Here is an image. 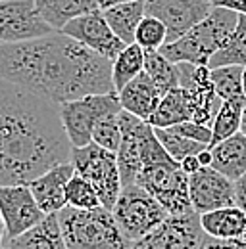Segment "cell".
<instances>
[{
	"mask_svg": "<svg viewBox=\"0 0 246 249\" xmlns=\"http://www.w3.org/2000/svg\"><path fill=\"white\" fill-rule=\"evenodd\" d=\"M0 79L58 106L85 94L114 90L112 60L62 31L0 44Z\"/></svg>",
	"mask_w": 246,
	"mask_h": 249,
	"instance_id": "cell-1",
	"label": "cell"
},
{
	"mask_svg": "<svg viewBox=\"0 0 246 249\" xmlns=\"http://www.w3.org/2000/svg\"><path fill=\"white\" fill-rule=\"evenodd\" d=\"M69 154L60 106L0 79V184H29Z\"/></svg>",
	"mask_w": 246,
	"mask_h": 249,
	"instance_id": "cell-2",
	"label": "cell"
},
{
	"mask_svg": "<svg viewBox=\"0 0 246 249\" xmlns=\"http://www.w3.org/2000/svg\"><path fill=\"white\" fill-rule=\"evenodd\" d=\"M135 184L150 192L167 213H184L192 209L188 175L181 169V163L165 152L154 126L146 130L143 140V167Z\"/></svg>",
	"mask_w": 246,
	"mask_h": 249,
	"instance_id": "cell-3",
	"label": "cell"
},
{
	"mask_svg": "<svg viewBox=\"0 0 246 249\" xmlns=\"http://www.w3.org/2000/svg\"><path fill=\"white\" fill-rule=\"evenodd\" d=\"M239 12L225 6H212L210 14L200 23H196L179 38L165 42L160 52L173 63L186 62L194 65H208L210 58L233 33Z\"/></svg>",
	"mask_w": 246,
	"mask_h": 249,
	"instance_id": "cell-4",
	"label": "cell"
},
{
	"mask_svg": "<svg viewBox=\"0 0 246 249\" xmlns=\"http://www.w3.org/2000/svg\"><path fill=\"white\" fill-rule=\"evenodd\" d=\"M58 220L67 249H125L131 244L123 238L112 209L98 205L77 209L65 205L58 211Z\"/></svg>",
	"mask_w": 246,
	"mask_h": 249,
	"instance_id": "cell-5",
	"label": "cell"
},
{
	"mask_svg": "<svg viewBox=\"0 0 246 249\" xmlns=\"http://www.w3.org/2000/svg\"><path fill=\"white\" fill-rule=\"evenodd\" d=\"M135 249H204L235 248L229 240H217L204 232L200 213L188 209L184 213H169L148 236L133 244Z\"/></svg>",
	"mask_w": 246,
	"mask_h": 249,
	"instance_id": "cell-6",
	"label": "cell"
},
{
	"mask_svg": "<svg viewBox=\"0 0 246 249\" xmlns=\"http://www.w3.org/2000/svg\"><path fill=\"white\" fill-rule=\"evenodd\" d=\"M112 213L122 230L123 238L131 244V248L133 244L148 236L169 215L152 194L139 184H129L122 188L112 207Z\"/></svg>",
	"mask_w": 246,
	"mask_h": 249,
	"instance_id": "cell-7",
	"label": "cell"
},
{
	"mask_svg": "<svg viewBox=\"0 0 246 249\" xmlns=\"http://www.w3.org/2000/svg\"><path fill=\"white\" fill-rule=\"evenodd\" d=\"M122 109V102L116 90L85 94L60 104V117L69 144L75 148L87 146L92 142V130L96 123L110 113H120Z\"/></svg>",
	"mask_w": 246,
	"mask_h": 249,
	"instance_id": "cell-8",
	"label": "cell"
},
{
	"mask_svg": "<svg viewBox=\"0 0 246 249\" xmlns=\"http://www.w3.org/2000/svg\"><path fill=\"white\" fill-rule=\"evenodd\" d=\"M69 161L75 173L85 177L96 188L102 205L112 209L123 188L116 152H110L96 142H89L79 148L71 146Z\"/></svg>",
	"mask_w": 246,
	"mask_h": 249,
	"instance_id": "cell-9",
	"label": "cell"
},
{
	"mask_svg": "<svg viewBox=\"0 0 246 249\" xmlns=\"http://www.w3.org/2000/svg\"><path fill=\"white\" fill-rule=\"evenodd\" d=\"M177 67H179V87H183L188 92L192 121L212 126V121L223 100L215 92L210 67L186 62L177 63Z\"/></svg>",
	"mask_w": 246,
	"mask_h": 249,
	"instance_id": "cell-10",
	"label": "cell"
},
{
	"mask_svg": "<svg viewBox=\"0 0 246 249\" xmlns=\"http://www.w3.org/2000/svg\"><path fill=\"white\" fill-rule=\"evenodd\" d=\"M0 215L6 228L4 240H12L37 224L46 213L39 207L27 184H0Z\"/></svg>",
	"mask_w": 246,
	"mask_h": 249,
	"instance_id": "cell-11",
	"label": "cell"
},
{
	"mask_svg": "<svg viewBox=\"0 0 246 249\" xmlns=\"http://www.w3.org/2000/svg\"><path fill=\"white\" fill-rule=\"evenodd\" d=\"M60 31L69 35L75 40H79L81 44L89 46L96 54H100L108 60H114L125 48V42L112 31L110 23L106 21L102 8H96L92 12H87L83 16L69 19Z\"/></svg>",
	"mask_w": 246,
	"mask_h": 249,
	"instance_id": "cell-12",
	"label": "cell"
},
{
	"mask_svg": "<svg viewBox=\"0 0 246 249\" xmlns=\"http://www.w3.org/2000/svg\"><path fill=\"white\" fill-rule=\"evenodd\" d=\"M52 29L39 14L35 0H0V44L42 36Z\"/></svg>",
	"mask_w": 246,
	"mask_h": 249,
	"instance_id": "cell-13",
	"label": "cell"
},
{
	"mask_svg": "<svg viewBox=\"0 0 246 249\" xmlns=\"http://www.w3.org/2000/svg\"><path fill=\"white\" fill-rule=\"evenodd\" d=\"M188 196L192 209L200 215L219 207L237 205L235 182L212 165L200 167L198 171L188 175Z\"/></svg>",
	"mask_w": 246,
	"mask_h": 249,
	"instance_id": "cell-14",
	"label": "cell"
},
{
	"mask_svg": "<svg viewBox=\"0 0 246 249\" xmlns=\"http://www.w3.org/2000/svg\"><path fill=\"white\" fill-rule=\"evenodd\" d=\"M210 10V0H144V14L162 19L167 27V42L200 23Z\"/></svg>",
	"mask_w": 246,
	"mask_h": 249,
	"instance_id": "cell-15",
	"label": "cell"
},
{
	"mask_svg": "<svg viewBox=\"0 0 246 249\" xmlns=\"http://www.w3.org/2000/svg\"><path fill=\"white\" fill-rule=\"evenodd\" d=\"M73 175H75V169H73L71 161H63V163L50 167L48 171H44L42 175H39L27 184L39 203V207L44 213H58L60 209L67 205L65 186Z\"/></svg>",
	"mask_w": 246,
	"mask_h": 249,
	"instance_id": "cell-16",
	"label": "cell"
},
{
	"mask_svg": "<svg viewBox=\"0 0 246 249\" xmlns=\"http://www.w3.org/2000/svg\"><path fill=\"white\" fill-rule=\"evenodd\" d=\"M122 107L125 111L148 121L162 100V90L152 81V77L143 69L135 79H131L122 90L118 92Z\"/></svg>",
	"mask_w": 246,
	"mask_h": 249,
	"instance_id": "cell-17",
	"label": "cell"
},
{
	"mask_svg": "<svg viewBox=\"0 0 246 249\" xmlns=\"http://www.w3.org/2000/svg\"><path fill=\"white\" fill-rule=\"evenodd\" d=\"M202 228L208 236L217 240H229L235 248H246L243 234L246 230V213L239 205H227L200 215Z\"/></svg>",
	"mask_w": 246,
	"mask_h": 249,
	"instance_id": "cell-18",
	"label": "cell"
},
{
	"mask_svg": "<svg viewBox=\"0 0 246 249\" xmlns=\"http://www.w3.org/2000/svg\"><path fill=\"white\" fill-rule=\"evenodd\" d=\"M4 249H65L58 213H46L23 234L4 240Z\"/></svg>",
	"mask_w": 246,
	"mask_h": 249,
	"instance_id": "cell-19",
	"label": "cell"
},
{
	"mask_svg": "<svg viewBox=\"0 0 246 249\" xmlns=\"http://www.w3.org/2000/svg\"><path fill=\"white\" fill-rule=\"evenodd\" d=\"M212 150V167L223 173L233 182L246 173V134L235 132L221 142L210 146Z\"/></svg>",
	"mask_w": 246,
	"mask_h": 249,
	"instance_id": "cell-20",
	"label": "cell"
},
{
	"mask_svg": "<svg viewBox=\"0 0 246 249\" xmlns=\"http://www.w3.org/2000/svg\"><path fill=\"white\" fill-rule=\"evenodd\" d=\"M106 21L110 23L112 31L122 38L125 44L135 42V31L144 18V0H127L120 4H112L102 8Z\"/></svg>",
	"mask_w": 246,
	"mask_h": 249,
	"instance_id": "cell-21",
	"label": "cell"
},
{
	"mask_svg": "<svg viewBox=\"0 0 246 249\" xmlns=\"http://www.w3.org/2000/svg\"><path fill=\"white\" fill-rule=\"evenodd\" d=\"M190 119H192V109H190L188 92L183 87H175L162 96L156 111L148 117V123L152 126L165 128Z\"/></svg>",
	"mask_w": 246,
	"mask_h": 249,
	"instance_id": "cell-22",
	"label": "cell"
},
{
	"mask_svg": "<svg viewBox=\"0 0 246 249\" xmlns=\"http://www.w3.org/2000/svg\"><path fill=\"white\" fill-rule=\"evenodd\" d=\"M35 6L41 18L52 29L60 31L69 19L100 8V2L98 0H35Z\"/></svg>",
	"mask_w": 246,
	"mask_h": 249,
	"instance_id": "cell-23",
	"label": "cell"
},
{
	"mask_svg": "<svg viewBox=\"0 0 246 249\" xmlns=\"http://www.w3.org/2000/svg\"><path fill=\"white\" fill-rule=\"evenodd\" d=\"M219 65H243L246 67V16L239 14L237 25L233 33L227 36L223 46L210 58L208 67H219Z\"/></svg>",
	"mask_w": 246,
	"mask_h": 249,
	"instance_id": "cell-24",
	"label": "cell"
},
{
	"mask_svg": "<svg viewBox=\"0 0 246 249\" xmlns=\"http://www.w3.org/2000/svg\"><path fill=\"white\" fill-rule=\"evenodd\" d=\"M144 69V50L137 44H125L122 52L112 60V83L114 90L120 92L123 87Z\"/></svg>",
	"mask_w": 246,
	"mask_h": 249,
	"instance_id": "cell-25",
	"label": "cell"
},
{
	"mask_svg": "<svg viewBox=\"0 0 246 249\" xmlns=\"http://www.w3.org/2000/svg\"><path fill=\"white\" fill-rule=\"evenodd\" d=\"M246 106V98H231V100H223L217 113H215L214 121H212V144L221 142L223 138L235 134L241 130L243 123V109Z\"/></svg>",
	"mask_w": 246,
	"mask_h": 249,
	"instance_id": "cell-26",
	"label": "cell"
},
{
	"mask_svg": "<svg viewBox=\"0 0 246 249\" xmlns=\"http://www.w3.org/2000/svg\"><path fill=\"white\" fill-rule=\"evenodd\" d=\"M144 71L152 77L162 94L179 87V67L177 63L167 60L160 50L144 52Z\"/></svg>",
	"mask_w": 246,
	"mask_h": 249,
	"instance_id": "cell-27",
	"label": "cell"
},
{
	"mask_svg": "<svg viewBox=\"0 0 246 249\" xmlns=\"http://www.w3.org/2000/svg\"><path fill=\"white\" fill-rule=\"evenodd\" d=\"M243 65H219L210 69L215 92L221 100L243 96Z\"/></svg>",
	"mask_w": 246,
	"mask_h": 249,
	"instance_id": "cell-28",
	"label": "cell"
},
{
	"mask_svg": "<svg viewBox=\"0 0 246 249\" xmlns=\"http://www.w3.org/2000/svg\"><path fill=\"white\" fill-rule=\"evenodd\" d=\"M154 132H156L158 140L162 142V146L165 148V152L173 157V159H177V161L184 159L186 156H196L198 152H202L204 148H208L206 144L196 142V140H190V138H186L183 134L171 130L169 126H165V128L154 126Z\"/></svg>",
	"mask_w": 246,
	"mask_h": 249,
	"instance_id": "cell-29",
	"label": "cell"
},
{
	"mask_svg": "<svg viewBox=\"0 0 246 249\" xmlns=\"http://www.w3.org/2000/svg\"><path fill=\"white\" fill-rule=\"evenodd\" d=\"M65 201H67V205L77 207V209H92V207L102 205L96 188L92 186L85 177H81V175H77V173L67 180V186H65Z\"/></svg>",
	"mask_w": 246,
	"mask_h": 249,
	"instance_id": "cell-30",
	"label": "cell"
},
{
	"mask_svg": "<svg viewBox=\"0 0 246 249\" xmlns=\"http://www.w3.org/2000/svg\"><path fill=\"white\" fill-rule=\"evenodd\" d=\"M135 42L144 50V52H154L160 50L167 42V27L164 25L162 19L144 14L141 19L137 31H135Z\"/></svg>",
	"mask_w": 246,
	"mask_h": 249,
	"instance_id": "cell-31",
	"label": "cell"
},
{
	"mask_svg": "<svg viewBox=\"0 0 246 249\" xmlns=\"http://www.w3.org/2000/svg\"><path fill=\"white\" fill-rule=\"evenodd\" d=\"M92 142H96L98 146H102L110 152H118L120 142H122L120 113H110L96 123L94 130H92Z\"/></svg>",
	"mask_w": 246,
	"mask_h": 249,
	"instance_id": "cell-32",
	"label": "cell"
},
{
	"mask_svg": "<svg viewBox=\"0 0 246 249\" xmlns=\"http://www.w3.org/2000/svg\"><path fill=\"white\" fill-rule=\"evenodd\" d=\"M169 128L175 130V132H179V134H183L186 138H190V140H196V142L206 144L208 148L212 144V126L210 124L196 123V121L190 119V121H183V123L173 124Z\"/></svg>",
	"mask_w": 246,
	"mask_h": 249,
	"instance_id": "cell-33",
	"label": "cell"
},
{
	"mask_svg": "<svg viewBox=\"0 0 246 249\" xmlns=\"http://www.w3.org/2000/svg\"><path fill=\"white\" fill-rule=\"evenodd\" d=\"M235 203L246 213V173L235 180Z\"/></svg>",
	"mask_w": 246,
	"mask_h": 249,
	"instance_id": "cell-34",
	"label": "cell"
},
{
	"mask_svg": "<svg viewBox=\"0 0 246 249\" xmlns=\"http://www.w3.org/2000/svg\"><path fill=\"white\" fill-rule=\"evenodd\" d=\"M210 2H212V6H225V8H231V10L246 16V0H210Z\"/></svg>",
	"mask_w": 246,
	"mask_h": 249,
	"instance_id": "cell-35",
	"label": "cell"
},
{
	"mask_svg": "<svg viewBox=\"0 0 246 249\" xmlns=\"http://www.w3.org/2000/svg\"><path fill=\"white\" fill-rule=\"evenodd\" d=\"M181 163V169H183L186 175H192L194 171H198L202 165H200V161H198V156H186L184 159L179 161Z\"/></svg>",
	"mask_w": 246,
	"mask_h": 249,
	"instance_id": "cell-36",
	"label": "cell"
},
{
	"mask_svg": "<svg viewBox=\"0 0 246 249\" xmlns=\"http://www.w3.org/2000/svg\"><path fill=\"white\" fill-rule=\"evenodd\" d=\"M100 2V8H108L112 4H120V2H127V0H98Z\"/></svg>",
	"mask_w": 246,
	"mask_h": 249,
	"instance_id": "cell-37",
	"label": "cell"
},
{
	"mask_svg": "<svg viewBox=\"0 0 246 249\" xmlns=\"http://www.w3.org/2000/svg\"><path fill=\"white\" fill-rule=\"evenodd\" d=\"M6 236V228H4V220H2V215H0V248H2V240Z\"/></svg>",
	"mask_w": 246,
	"mask_h": 249,
	"instance_id": "cell-38",
	"label": "cell"
},
{
	"mask_svg": "<svg viewBox=\"0 0 246 249\" xmlns=\"http://www.w3.org/2000/svg\"><path fill=\"white\" fill-rule=\"evenodd\" d=\"M241 132H245V134H246V106H245V109H243V123H241Z\"/></svg>",
	"mask_w": 246,
	"mask_h": 249,
	"instance_id": "cell-39",
	"label": "cell"
},
{
	"mask_svg": "<svg viewBox=\"0 0 246 249\" xmlns=\"http://www.w3.org/2000/svg\"><path fill=\"white\" fill-rule=\"evenodd\" d=\"M243 96L246 98V67L243 69Z\"/></svg>",
	"mask_w": 246,
	"mask_h": 249,
	"instance_id": "cell-40",
	"label": "cell"
},
{
	"mask_svg": "<svg viewBox=\"0 0 246 249\" xmlns=\"http://www.w3.org/2000/svg\"><path fill=\"white\" fill-rule=\"evenodd\" d=\"M243 240L246 242V230H245V234H243Z\"/></svg>",
	"mask_w": 246,
	"mask_h": 249,
	"instance_id": "cell-41",
	"label": "cell"
}]
</instances>
